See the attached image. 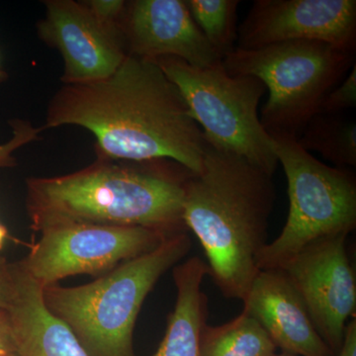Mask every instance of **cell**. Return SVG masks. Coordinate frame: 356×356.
<instances>
[{
    "label": "cell",
    "mask_w": 356,
    "mask_h": 356,
    "mask_svg": "<svg viewBox=\"0 0 356 356\" xmlns=\"http://www.w3.org/2000/svg\"><path fill=\"white\" fill-rule=\"evenodd\" d=\"M62 125L88 129L106 158L172 161L192 173L202 168V130L156 60L128 55L106 79L65 84L46 120V128Z\"/></svg>",
    "instance_id": "6da1fadb"
},
{
    "label": "cell",
    "mask_w": 356,
    "mask_h": 356,
    "mask_svg": "<svg viewBox=\"0 0 356 356\" xmlns=\"http://www.w3.org/2000/svg\"><path fill=\"white\" fill-rule=\"evenodd\" d=\"M275 199L273 175L206 142L202 168L185 184L184 220L226 298L243 301L259 271Z\"/></svg>",
    "instance_id": "7a4b0ae2"
},
{
    "label": "cell",
    "mask_w": 356,
    "mask_h": 356,
    "mask_svg": "<svg viewBox=\"0 0 356 356\" xmlns=\"http://www.w3.org/2000/svg\"><path fill=\"white\" fill-rule=\"evenodd\" d=\"M192 172L95 165L64 177L27 181L31 228L64 224L143 227L166 236L186 233L185 184Z\"/></svg>",
    "instance_id": "3957f363"
},
{
    "label": "cell",
    "mask_w": 356,
    "mask_h": 356,
    "mask_svg": "<svg viewBox=\"0 0 356 356\" xmlns=\"http://www.w3.org/2000/svg\"><path fill=\"white\" fill-rule=\"evenodd\" d=\"M191 245L186 233L177 234L88 284L44 287V306L69 327L89 355L136 356L133 332L143 303L159 278L188 254Z\"/></svg>",
    "instance_id": "277c9868"
},
{
    "label": "cell",
    "mask_w": 356,
    "mask_h": 356,
    "mask_svg": "<svg viewBox=\"0 0 356 356\" xmlns=\"http://www.w3.org/2000/svg\"><path fill=\"white\" fill-rule=\"evenodd\" d=\"M227 72L254 76L268 91L261 122L269 135L298 138L321 103L355 64V51L318 41L236 48L222 60Z\"/></svg>",
    "instance_id": "5b68a950"
},
{
    "label": "cell",
    "mask_w": 356,
    "mask_h": 356,
    "mask_svg": "<svg viewBox=\"0 0 356 356\" xmlns=\"http://www.w3.org/2000/svg\"><path fill=\"white\" fill-rule=\"evenodd\" d=\"M288 184L289 212L284 228L267 243L257 259L259 270L282 269L307 245L355 231L356 178L346 168L321 163L296 137L270 135Z\"/></svg>",
    "instance_id": "8992f818"
},
{
    "label": "cell",
    "mask_w": 356,
    "mask_h": 356,
    "mask_svg": "<svg viewBox=\"0 0 356 356\" xmlns=\"http://www.w3.org/2000/svg\"><path fill=\"white\" fill-rule=\"evenodd\" d=\"M156 62L181 93L208 144L243 156L273 175L277 159L257 114L266 91L261 81L229 74L222 62L208 67L172 57Z\"/></svg>",
    "instance_id": "52a82bcc"
},
{
    "label": "cell",
    "mask_w": 356,
    "mask_h": 356,
    "mask_svg": "<svg viewBox=\"0 0 356 356\" xmlns=\"http://www.w3.org/2000/svg\"><path fill=\"white\" fill-rule=\"evenodd\" d=\"M38 242L17 262L42 288L70 276H102L158 248L168 236L143 227L64 224L40 231Z\"/></svg>",
    "instance_id": "ba28073f"
},
{
    "label": "cell",
    "mask_w": 356,
    "mask_h": 356,
    "mask_svg": "<svg viewBox=\"0 0 356 356\" xmlns=\"http://www.w3.org/2000/svg\"><path fill=\"white\" fill-rule=\"evenodd\" d=\"M348 235L327 236L307 245L280 270L305 304L313 324L332 353L343 346L356 311L355 273L346 252Z\"/></svg>",
    "instance_id": "9c48e42d"
},
{
    "label": "cell",
    "mask_w": 356,
    "mask_h": 356,
    "mask_svg": "<svg viewBox=\"0 0 356 356\" xmlns=\"http://www.w3.org/2000/svg\"><path fill=\"white\" fill-rule=\"evenodd\" d=\"M318 41L355 51V0H255L238 28L236 48Z\"/></svg>",
    "instance_id": "30bf717a"
},
{
    "label": "cell",
    "mask_w": 356,
    "mask_h": 356,
    "mask_svg": "<svg viewBox=\"0 0 356 356\" xmlns=\"http://www.w3.org/2000/svg\"><path fill=\"white\" fill-rule=\"evenodd\" d=\"M46 6L40 36L62 54L65 84L100 81L120 67L128 55L111 25L98 20L88 6L70 0L48 1Z\"/></svg>",
    "instance_id": "8fae6325"
},
{
    "label": "cell",
    "mask_w": 356,
    "mask_h": 356,
    "mask_svg": "<svg viewBox=\"0 0 356 356\" xmlns=\"http://www.w3.org/2000/svg\"><path fill=\"white\" fill-rule=\"evenodd\" d=\"M130 55L156 60L172 57L198 67H212L222 58L192 19L184 0H137L126 20Z\"/></svg>",
    "instance_id": "7c38bea8"
},
{
    "label": "cell",
    "mask_w": 356,
    "mask_h": 356,
    "mask_svg": "<svg viewBox=\"0 0 356 356\" xmlns=\"http://www.w3.org/2000/svg\"><path fill=\"white\" fill-rule=\"evenodd\" d=\"M243 302V311L264 327L282 353L336 356L318 334L303 300L284 271L259 270Z\"/></svg>",
    "instance_id": "4fadbf2b"
},
{
    "label": "cell",
    "mask_w": 356,
    "mask_h": 356,
    "mask_svg": "<svg viewBox=\"0 0 356 356\" xmlns=\"http://www.w3.org/2000/svg\"><path fill=\"white\" fill-rule=\"evenodd\" d=\"M13 298L7 308L15 356H90L76 336L44 306L43 288L13 264Z\"/></svg>",
    "instance_id": "5bb4252c"
},
{
    "label": "cell",
    "mask_w": 356,
    "mask_h": 356,
    "mask_svg": "<svg viewBox=\"0 0 356 356\" xmlns=\"http://www.w3.org/2000/svg\"><path fill=\"white\" fill-rule=\"evenodd\" d=\"M207 275V264L199 257L173 267L177 301L168 316L165 337L153 356H200V334L207 324L208 299L202 290Z\"/></svg>",
    "instance_id": "9a60e30c"
},
{
    "label": "cell",
    "mask_w": 356,
    "mask_h": 356,
    "mask_svg": "<svg viewBox=\"0 0 356 356\" xmlns=\"http://www.w3.org/2000/svg\"><path fill=\"white\" fill-rule=\"evenodd\" d=\"M276 346L254 318L245 312L226 324L204 325L200 356H274Z\"/></svg>",
    "instance_id": "2e32d148"
},
{
    "label": "cell",
    "mask_w": 356,
    "mask_h": 356,
    "mask_svg": "<svg viewBox=\"0 0 356 356\" xmlns=\"http://www.w3.org/2000/svg\"><path fill=\"white\" fill-rule=\"evenodd\" d=\"M297 140L307 152H317L337 168L356 165V124L339 114H316Z\"/></svg>",
    "instance_id": "e0dca14e"
},
{
    "label": "cell",
    "mask_w": 356,
    "mask_h": 356,
    "mask_svg": "<svg viewBox=\"0 0 356 356\" xmlns=\"http://www.w3.org/2000/svg\"><path fill=\"white\" fill-rule=\"evenodd\" d=\"M192 19L203 36L224 58L236 48L238 0H187Z\"/></svg>",
    "instance_id": "ac0fdd59"
},
{
    "label": "cell",
    "mask_w": 356,
    "mask_h": 356,
    "mask_svg": "<svg viewBox=\"0 0 356 356\" xmlns=\"http://www.w3.org/2000/svg\"><path fill=\"white\" fill-rule=\"evenodd\" d=\"M351 69L341 86L330 91L322 103L318 113L337 115L346 110L355 108L356 104V69Z\"/></svg>",
    "instance_id": "d6986e66"
},
{
    "label": "cell",
    "mask_w": 356,
    "mask_h": 356,
    "mask_svg": "<svg viewBox=\"0 0 356 356\" xmlns=\"http://www.w3.org/2000/svg\"><path fill=\"white\" fill-rule=\"evenodd\" d=\"M40 131L41 129L34 128L31 124L25 122L14 124L13 137L6 144L0 145V168L14 165V152L36 140Z\"/></svg>",
    "instance_id": "ffe728a7"
},
{
    "label": "cell",
    "mask_w": 356,
    "mask_h": 356,
    "mask_svg": "<svg viewBox=\"0 0 356 356\" xmlns=\"http://www.w3.org/2000/svg\"><path fill=\"white\" fill-rule=\"evenodd\" d=\"M86 4L89 11L98 20L107 25H111L114 19L123 13L125 2L120 0H92Z\"/></svg>",
    "instance_id": "44dd1931"
},
{
    "label": "cell",
    "mask_w": 356,
    "mask_h": 356,
    "mask_svg": "<svg viewBox=\"0 0 356 356\" xmlns=\"http://www.w3.org/2000/svg\"><path fill=\"white\" fill-rule=\"evenodd\" d=\"M15 281H14L13 264H9L0 257V310H7L13 298Z\"/></svg>",
    "instance_id": "7402d4cb"
},
{
    "label": "cell",
    "mask_w": 356,
    "mask_h": 356,
    "mask_svg": "<svg viewBox=\"0 0 356 356\" xmlns=\"http://www.w3.org/2000/svg\"><path fill=\"white\" fill-rule=\"evenodd\" d=\"M15 339L6 310H0V356H15Z\"/></svg>",
    "instance_id": "603a6c76"
},
{
    "label": "cell",
    "mask_w": 356,
    "mask_h": 356,
    "mask_svg": "<svg viewBox=\"0 0 356 356\" xmlns=\"http://www.w3.org/2000/svg\"><path fill=\"white\" fill-rule=\"evenodd\" d=\"M337 356H356V321L348 322L341 350Z\"/></svg>",
    "instance_id": "cb8c5ba5"
},
{
    "label": "cell",
    "mask_w": 356,
    "mask_h": 356,
    "mask_svg": "<svg viewBox=\"0 0 356 356\" xmlns=\"http://www.w3.org/2000/svg\"><path fill=\"white\" fill-rule=\"evenodd\" d=\"M9 238L8 229L4 225L0 224V250L4 247L6 241Z\"/></svg>",
    "instance_id": "d4e9b609"
},
{
    "label": "cell",
    "mask_w": 356,
    "mask_h": 356,
    "mask_svg": "<svg viewBox=\"0 0 356 356\" xmlns=\"http://www.w3.org/2000/svg\"><path fill=\"white\" fill-rule=\"evenodd\" d=\"M274 356H296V355H289V353H281V355H275Z\"/></svg>",
    "instance_id": "484cf974"
},
{
    "label": "cell",
    "mask_w": 356,
    "mask_h": 356,
    "mask_svg": "<svg viewBox=\"0 0 356 356\" xmlns=\"http://www.w3.org/2000/svg\"><path fill=\"white\" fill-rule=\"evenodd\" d=\"M0 76H1V72H0Z\"/></svg>",
    "instance_id": "4316f807"
}]
</instances>
